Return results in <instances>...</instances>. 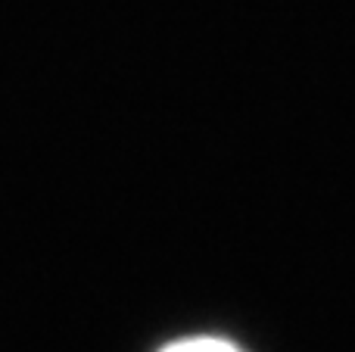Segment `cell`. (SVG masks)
<instances>
[{
  "label": "cell",
  "mask_w": 355,
  "mask_h": 352,
  "mask_svg": "<svg viewBox=\"0 0 355 352\" xmlns=\"http://www.w3.org/2000/svg\"><path fill=\"white\" fill-rule=\"evenodd\" d=\"M159 352H243L225 337H181Z\"/></svg>",
  "instance_id": "cell-1"
}]
</instances>
